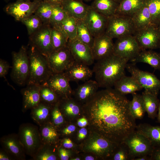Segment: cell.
<instances>
[{"label":"cell","instance_id":"28","mask_svg":"<svg viewBox=\"0 0 160 160\" xmlns=\"http://www.w3.org/2000/svg\"><path fill=\"white\" fill-rule=\"evenodd\" d=\"M130 17L135 32L152 25L150 15L145 1L144 5Z\"/></svg>","mask_w":160,"mask_h":160},{"label":"cell","instance_id":"36","mask_svg":"<svg viewBox=\"0 0 160 160\" xmlns=\"http://www.w3.org/2000/svg\"><path fill=\"white\" fill-rule=\"evenodd\" d=\"M40 92L41 101L52 105L58 102L61 98L45 83L40 85Z\"/></svg>","mask_w":160,"mask_h":160},{"label":"cell","instance_id":"37","mask_svg":"<svg viewBox=\"0 0 160 160\" xmlns=\"http://www.w3.org/2000/svg\"><path fill=\"white\" fill-rule=\"evenodd\" d=\"M67 36L68 39L76 38L77 25L76 19L68 16L58 27Z\"/></svg>","mask_w":160,"mask_h":160},{"label":"cell","instance_id":"38","mask_svg":"<svg viewBox=\"0 0 160 160\" xmlns=\"http://www.w3.org/2000/svg\"><path fill=\"white\" fill-rule=\"evenodd\" d=\"M151 16L152 25L159 27L160 25V0H145Z\"/></svg>","mask_w":160,"mask_h":160},{"label":"cell","instance_id":"49","mask_svg":"<svg viewBox=\"0 0 160 160\" xmlns=\"http://www.w3.org/2000/svg\"><path fill=\"white\" fill-rule=\"evenodd\" d=\"M61 147L66 149H70L72 148L73 144L70 139L65 138L62 139L61 141Z\"/></svg>","mask_w":160,"mask_h":160},{"label":"cell","instance_id":"3","mask_svg":"<svg viewBox=\"0 0 160 160\" xmlns=\"http://www.w3.org/2000/svg\"><path fill=\"white\" fill-rule=\"evenodd\" d=\"M29 73L27 85L42 84L53 73L46 56L31 46L28 53Z\"/></svg>","mask_w":160,"mask_h":160},{"label":"cell","instance_id":"26","mask_svg":"<svg viewBox=\"0 0 160 160\" xmlns=\"http://www.w3.org/2000/svg\"><path fill=\"white\" fill-rule=\"evenodd\" d=\"M136 130L147 137L154 147L160 146V126L140 124L137 125Z\"/></svg>","mask_w":160,"mask_h":160},{"label":"cell","instance_id":"47","mask_svg":"<svg viewBox=\"0 0 160 160\" xmlns=\"http://www.w3.org/2000/svg\"><path fill=\"white\" fill-rule=\"evenodd\" d=\"M0 160H15L9 153L1 147L0 148Z\"/></svg>","mask_w":160,"mask_h":160},{"label":"cell","instance_id":"18","mask_svg":"<svg viewBox=\"0 0 160 160\" xmlns=\"http://www.w3.org/2000/svg\"><path fill=\"white\" fill-rule=\"evenodd\" d=\"M38 6L35 3L19 1L8 6L6 11L16 20L22 22L34 13Z\"/></svg>","mask_w":160,"mask_h":160},{"label":"cell","instance_id":"24","mask_svg":"<svg viewBox=\"0 0 160 160\" xmlns=\"http://www.w3.org/2000/svg\"><path fill=\"white\" fill-rule=\"evenodd\" d=\"M52 106L41 101L31 110L32 119L39 126L50 122Z\"/></svg>","mask_w":160,"mask_h":160},{"label":"cell","instance_id":"6","mask_svg":"<svg viewBox=\"0 0 160 160\" xmlns=\"http://www.w3.org/2000/svg\"><path fill=\"white\" fill-rule=\"evenodd\" d=\"M135 32L130 17L115 14L108 18L105 33L113 39L133 35Z\"/></svg>","mask_w":160,"mask_h":160},{"label":"cell","instance_id":"41","mask_svg":"<svg viewBox=\"0 0 160 160\" xmlns=\"http://www.w3.org/2000/svg\"><path fill=\"white\" fill-rule=\"evenodd\" d=\"M26 26L28 34L30 36L39 29L43 25L40 18L36 15H32L22 22Z\"/></svg>","mask_w":160,"mask_h":160},{"label":"cell","instance_id":"43","mask_svg":"<svg viewBox=\"0 0 160 160\" xmlns=\"http://www.w3.org/2000/svg\"><path fill=\"white\" fill-rule=\"evenodd\" d=\"M112 156L114 160L131 159L128 148L123 142L118 144Z\"/></svg>","mask_w":160,"mask_h":160},{"label":"cell","instance_id":"56","mask_svg":"<svg viewBox=\"0 0 160 160\" xmlns=\"http://www.w3.org/2000/svg\"><path fill=\"white\" fill-rule=\"evenodd\" d=\"M116 2L119 4L123 0H114Z\"/></svg>","mask_w":160,"mask_h":160},{"label":"cell","instance_id":"22","mask_svg":"<svg viewBox=\"0 0 160 160\" xmlns=\"http://www.w3.org/2000/svg\"><path fill=\"white\" fill-rule=\"evenodd\" d=\"M114 89L121 94H132L143 89L142 87L132 76L124 75L115 83Z\"/></svg>","mask_w":160,"mask_h":160},{"label":"cell","instance_id":"4","mask_svg":"<svg viewBox=\"0 0 160 160\" xmlns=\"http://www.w3.org/2000/svg\"><path fill=\"white\" fill-rule=\"evenodd\" d=\"M17 134L26 155L33 157L42 144L39 127L31 123H23Z\"/></svg>","mask_w":160,"mask_h":160},{"label":"cell","instance_id":"30","mask_svg":"<svg viewBox=\"0 0 160 160\" xmlns=\"http://www.w3.org/2000/svg\"><path fill=\"white\" fill-rule=\"evenodd\" d=\"M141 95L148 117L154 119L157 117L160 103L158 96L145 90L142 92Z\"/></svg>","mask_w":160,"mask_h":160},{"label":"cell","instance_id":"21","mask_svg":"<svg viewBox=\"0 0 160 160\" xmlns=\"http://www.w3.org/2000/svg\"><path fill=\"white\" fill-rule=\"evenodd\" d=\"M62 6L68 16L81 20L85 17L89 7L80 0H66Z\"/></svg>","mask_w":160,"mask_h":160},{"label":"cell","instance_id":"1","mask_svg":"<svg viewBox=\"0 0 160 160\" xmlns=\"http://www.w3.org/2000/svg\"><path fill=\"white\" fill-rule=\"evenodd\" d=\"M129 101L112 88L97 91L83 105L90 124L99 136L113 143H122L136 130Z\"/></svg>","mask_w":160,"mask_h":160},{"label":"cell","instance_id":"7","mask_svg":"<svg viewBox=\"0 0 160 160\" xmlns=\"http://www.w3.org/2000/svg\"><path fill=\"white\" fill-rule=\"evenodd\" d=\"M122 142L128 148L131 160L141 156H150L154 148L147 137L136 130Z\"/></svg>","mask_w":160,"mask_h":160},{"label":"cell","instance_id":"14","mask_svg":"<svg viewBox=\"0 0 160 160\" xmlns=\"http://www.w3.org/2000/svg\"><path fill=\"white\" fill-rule=\"evenodd\" d=\"M67 46L74 61L89 66L95 60L92 49L76 38L68 39Z\"/></svg>","mask_w":160,"mask_h":160},{"label":"cell","instance_id":"44","mask_svg":"<svg viewBox=\"0 0 160 160\" xmlns=\"http://www.w3.org/2000/svg\"><path fill=\"white\" fill-rule=\"evenodd\" d=\"M9 64L6 61L0 59V77L4 78L7 81L8 84L9 85L8 81L6 78V76L8 73V72L10 68H12Z\"/></svg>","mask_w":160,"mask_h":160},{"label":"cell","instance_id":"10","mask_svg":"<svg viewBox=\"0 0 160 160\" xmlns=\"http://www.w3.org/2000/svg\"><path fill=\"white\" fill-rule=\"evenodd\" d=\"M133 35L142 50L159 48L160 28L151 25L136 31Z\"/></svg>","mask_w":160,"mask_h":160},{"label":"cell","instance_id":"5","mask_svg":"<svg viewBox=\"0 0 160 160\" xmlns=\"http://www.w3.org/2000/svg\"><path fill=\"white\" fill-rule=\"evenodd\" d=\"M12 55L11 78L17 85L23 86L27 83L29 73V59L26 47L22 46L18 52H12Z\"/></svg>","mask_w":160,"mask_h":160},{"label":"cell","instance_id":"32","mask_svg":"<svg viewBox=\"0 0 160 160\" xmlns=\"http://www.w3.org/2000/svg\"><path fill=\"white\" fill-rule=\"evenodd\" d=\"M56 145L42 144L32 160H56L59 157L58 148Z\"/></svg>","mask_w":160,"mask_h":160},{"label":"cell","instance_id":"33","mask_svg":"<svg viewBox=\"0 0 160 160\" xmlns=\"http://www.w3.org/2000/svg\"><path fill=\"white\" fill-rule=\"evenodd\" d=\"M132 95V99L129 104V111L135 119H142L146 112L142 95L136 92Z\"/></svg>","mask_w":160,"mask_h":160},{"label":"cell","instance_id":"57","mask_svg":"<svg viewBox=\"0 0 160 160\" xmlns=\"http://www.w3.org/2000/svg\"><path fill=\"white\" fill-rule=\"evenodd\" d=\"M71 160H80V158H75V159H72Z\"/></svg>","mask_w":160,"mask_h":160},{"label":"cell","instance_id":"23","mask_svg":"<svg viewBox=\"0 0 160 160\" xmlns=\"http://www.w3.org/2000/svg\"><path fill=\"white\" fill-rule=\"evenodd\" d=\"M99 87L95 80L89 79L79 85L75 90L74 94L77 99L85 103L97 92Z\"/></svg>","mask_w":160,"mask_h":160},{"label":"cell","instance_id":"40","mask_svg":"<svg viewBox=\"0 0 160 160\" xmlns=\"http://www.w3.org/2000/svg\"><path fill=\"white\" fill-rule=\"evenodd\" d=\"M35 14L38 16L44 25H50L52 14V6L48 2L39 5Z\"/></svg>","mask_w":160,"mask_h":160},{"label":"cell","instance_id":"11","mask_svg":"<svg viewBox=\"0 0 160 160\" xmlns=\"http://www.w3.org/2000/svg\"><path fill=\"white\" fill-rule=\"evenodd\" d=\"M46 57L54 73L64 72L74 61L67 46L54 51Z\"/></svg>","mask_w":160,"mask_h":160},{"label":"cell","instance_id":"29","mask_svg":"<svg viewBox=\"0 0 160 160\" xmlns=\"http://www.w3.org/2000/svg\"><path fill=\"white\" fill-rule=\"evenodd\" d=\"M145 0H123L118 5L115 14L131 17L142 7Z\"/></svg>","mask_w":160,"mask_h":160},{"label":"cell","instance_id":"35","mask_svg":"<svg viewBox=\"0 0 160 160\" xmlns=\"http://www.w3.org/2000/svg\"><path fill=\"white\" fill-rule=\"evenodd\" d=\"M51 27V39L54 50L66 47L68 38L58 27Z\"/></svg>","mask_w":160,"mask_h":160},{"label":"cell","instance_id":"27","mask_svg":"<svg viewBox=\"0 0 160 160\" xmlns=\"http://www.w3.org/2000/svg\"><path fill=\"white\" fill-rule=\"evenodd\" d=\"M130 61L135 64L138 63L148 64L155 70H160V53L152 50H142Z\"/></svg>","mask_w":160,"mask_h":160},{"label":"cell","instance_id":"53","mask_svg":"<svg viewBox=\"0 0 160 160\" xmlns=\"http://www.w3.org/2000/svg\"><path fill=\"white\" fill-rule=\"evenodd\" d=\"M133 160H151L150 156H143L135 158Z\"/></svg>","mask_w":160,"mask_h":160},{"label":"cell","instance_id":"42","mask_svg":"<svg viewBox=\"0 0 160 160\" xmlns=\"http://www.w3.org/2000/svg\"><path fill=\"white\" fill-rule=\"evenodd\" d=\"M58 103L52 106L50 117V122L58 129L64 124V117L59 109Z\"/></svg>","mask_w":160,"mask_h":160},{"label":"cell","instance_id":"54","mask_svg":"<svg viewBox=\"0 0 160 160\" xmlns=\"http://www.w3.org/2000/svg\"><path fill=\"white\" fill-rule=\"evenodd\" d=\"M157 118L158 121L160 123V103L159 107Z\"/></svg>","mask_w":160,"mask_h":160},{"label":"cell","instance_id":"19","mask_svg":"<svg viewBox=\"0 0 160 160\" xmlns=\"http://www.w3.org/2000/svg\"><path fill=\"white\" fill-rule=\"evenodd\" d=\"M21 91L23 96L22 111L24 113L31 110L41 102L40 95V85H27Z\"/></svg>","mask_w":160,"mask_h":160},{"label":"cell","instance_id":"46","mask_svg":"<svg viewBox=\"0 0 160 160\" xmlns=\"http://www.w3.org/2000/svg\"><path fill=\"white\" fill-rule=\"evenodd\" d=\"M58 154L59 158L61 160H68L69 159V153L66 148L61 147L58 148Z\"/></svg>","mask_w":160,"mask_h":160},{"label":"cell","instance_id":"15","mask_svg":"<svg viewBox=\"0 0 160 160\" xmlns=\"http://www.w3.org/2000/svg\"><path fill=\"white\" fill-rule=\"evenodd\" d=\"M0 143L2 148L6 151L15 160H25L26 155L24 147L18 134L11 133L2 137Z\"/></svg>","mask_w":160,"mask_h":160},{"label":"cell","instance_id":"34","mask_svg":"<svg viewBox=\"0 0 160 160\" xmlns=\"http://www.w3.org/2000/svg\"><path fill=\"white\" fill-rule=\"evenodd\" d=\"M77 29L76 38L91 49L95 38L92 35L83 20L76 19Z\"/></svg>","mask_w":160,"mask_h":160},{"label":"cell","instance_id":"58","mask_svg":"<svg viewBox=\"0 0 160 160\" xmlns=\"http://www.w3.org/2000/svg\"><path fill=\"white\" fill-rule=\"evenodd\" d=\"M85 0V1H91V0Z\"/></svg>","mask_w":160,"mask_h":160},{"label":"cell","instance_id":"60","mask_svg":"<svg viewBox=\"0 0 160 160\" xmlns=\"http://www.w3.org/2000/svg\"><path fill=\"white\" fill-rule=\"evenodd\" d=\"M159 48H160V46H159Z\"/></svg>","mask_w":160,"mask_h":160},{"label":"cell","instance_id":"48","mask_svg":"<svg viewBox=\"0 0 160 160\" xmlns=\"http://www.w3.org/2000/svg\"><path fill=\"white\" fill-rule=\"evenodd\" d=\"M150 157L151 160H160V146L154 147Z\"/></svg>","mask_w":160,"mask_h":160},{"label":"cell","instance_id":"2","mask_svg":"<svg viewBox=\"0 0 160 160\" xmlns=\"http://www.w3.org/2000/svg\"><path fill=\"white\" fill-rule=\"evenodd\" d=\"M128 62L113 54L97 60L92 70L99 87L107 88L113 87L116 82L125 75Z\"/></svg>","mask_w":160,"mask_h":160},{"label":"cell","instance_id":"12","mask_svg":"<svg viewBox=\"0 0 160 160\" xmlns=\"http://www.w3.org/2000/svg\"><path fill=\"white\" fill-rule=\"evenodd\" d=\"M32 46L41 54L47 57L54 51L51 39V27L43 25L39 29L30 36Z\"/></svg>","mask_w":160,"mask_h":160},{"label":"cell","instance_id":"45","mask_svg":"<svg viewBox=\"0 0 160 160\" xmlns=\"http://www.w3.org/2000/svg\"><path fill=\"white\" fill-rule=\"evenodd\" d=\"M59 134H61L62 136H67L74 131L76 129L75 126L73 125H70L66 127H63L61 129H58Z\"/></svg>","mask_w":160,"mask_h":160},{"label":"cell","instance_id":"8","mask_svg":"<svg viewBox=\"0 0 160 160\" xmlns=\"http://www.w3.org/2000/svg\"><path fill=\"white\" fill-rule=\"evenodd\" d=\"M126 68L144 90L158 96L160 90V80L154 74L140 69L132 63H127Z\"/></svg>","mask_w":160,"mask_h":160},{"label":"cell","instance_id":"39","mask_svg":"<svg viewBox=\"0 0 160 160\" xmlns=\"http://www.w3.org/2000/svg\"><path fill=\"white\" fill-rule=\"evenodd\" d=\"M52 5V14L50 25L51 27H58L68 16L62 5Z\"/></svg>","mask_w":160,"mask_h":160},{"label":"cell","instance_id":"52","mask_svg":"<svg viewBox=\"0 0 160 160\" xmlns=\"http://www.w3.org/2000/svg\"><path fill=\"white\" fill-rule=\"evenodd\" d=\"M66 0H47V1L52 5H62Z\"/></svg>","mask_w":160,"mask_h":160},{"label":"cell","instance_id":"55","mask_svg":"<svg viewBox=\"0 0 160 160\" xmlns=\"http://www.w3.org/2000/svg\"><path fill=\"white\" fill-rule=\"evenodd\" d=\"M85 160H94V158L92 156H87L85 158Z\"/></svg>","mask_w":160,"mask_h":160},{"label":"cell","instance_id":"25","mask_svg":"<svg viewBox=\"0 0 160 160\" xmlns=\"http://www.w3.org/2000/svg\"><path fill=\"white\" fill-rule=\"evenodd\" d=\"M39 129L42 144L57 145L60 134L56 127L49 122L39 126Z\"/></svg>","mask_w":160,"mask_h":160},{"label":"cell","instance_id":"17","mask_svg":"<svg viewBox=\"0 0 160 160\" xmlns=\"http://www.w3.org/2000/svg\"><path fill=\"white\" fill-rule=\"evenodd\" d=\"M94 38L92 50L95 60L103 59L113 54V39L105 33Z\"/></svg>","mask_w":160,"mask_h":160},{"label":"cell","instance_id":"20","mask_svg":"<svg viewBox=\"0 0 160 160\" xmlns=\"http://www.w3.org/2000/svg\"><path fill=\"white\" fill-rule=\"evenodd\" d=\"M70 81H86L92 76L93 72L87 65L74 61L64 72Z\"/></svg>","mask_w":160,"mask_h":160},{"label":"cell","instance_id":"59","mask_svg":"<svg viewBox=\"0 0 160 160\" xmlns=\"http://www.w3.org/2000/svg\"><path fill=\"white\" fill-rule=\"evenodd\" d=\"M159 28H160V25H159Z\"/></svg>","mask_w":160,"mask_h":160},{"label":"cell","instance_id":"9","mask_svg":"<svg viewBox=\"0 0 160 160\" xmlns=\"http://www.w3.org/2000/svg\"><path fill=\"white\" fill-rule=\"evenodd\" d=\"M142 50L133 35L117 39L114 44L113 54L128 61L136 57Z\"/></svg>","mask_w":160,"mask_h":160},{"label":"cell","instance_id":"16","mask_svg":"<svg viewBox=\"0 0 160 160\" xmlns=\"http://www.w3.org/2000/svg\"><path fill=\"white\" fill-rule=\"evenodd\" d=\"M70 81L63 72L53 73L44 83L62 98L69 97L72 92Z\"/></svg>","mask_w":160,"mask_h":160},{"label":"cell","instance_id":"31","mask_svg":"<svg viewBox=\"0 0 160 160\" xmlns=\"http://www.w3.org/2000/svg\"><path fill=\"white\" fill-rule=\"evenodd\" d=\"M118 5L114 0H94L90 6L108 18L115 14Z\"/></svg>","mask_w":160,"mask_h":160},{"label":"cell","instance_id":"50","mask_svg":"<svg viewBox=\"0 0 160 160\" xmlns=\"http://www.w3.org/2000/svg\"><path fill=\"white\" fill-rule=\"evenodd\" d=\"M87 134V129L84 128L80 129L79 132L78 137L80 139L84 138Z\"/></svg>","mask_w":160,"mask_h":160},{"label":"cell","instance_id":"13","mask_svg":"<svg viewBox=\"0 0 160 160\" xmlns=\"http://www.w3.org/2000/svg\"><path fill=\"white\" fill-rule=\"evenodd\" d=\"M83 20L92 35L95 38L105 32L108 18L89 6L87 14Z\"/></svg>","mask_w":160,"mask_h":160},{"label":"cell","instance_id":"51","mask_svg":"<svg viewBox=\"0 0 160 160\" xmlns=\"http://www.w3.org/2000/svg\"><path fill=\"white\" fill-rule=\"evenodd\" d=\"M88 121L84 118H82L79 119L78 121V125L81 127H83L86 126L87 124Z\"/></svg>","mask_w":160,"mask_h":160}]
</instances>
